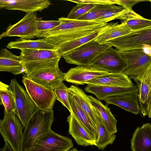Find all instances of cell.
<instances>
[{"mask_svg": "<svg viewBox=\"0 0 151 151\" xmlns=\"http://www.w3.org/2000/svg\"><path fill=\"white\" fill-rule=\"evenodd\" d=\"M54 120L53 110L38 108L29 119L23 132L20 151H30L35 141L51 130Z\"/></svg>", "mask_w": 151, "mask_h": 151, "instance_id": "cell-1", "label": "cell"}, {"mask_svg": "<svg viewBox=\"0 0 151 151\" xmlns=\"http://www.w3.org/2000/svg\"><path fill=\"white\" fill-rule=\"evenodd\" d=\"M111 46L100 44L95 40L91 41L62 56L65 62L78 66L90 65L98 56Z\"/></svg>", "mask_w": 151, "mask_h": 151, "instance_id": "cell-2", "label": "cell"}, {"mask_svg": "<svg viewBox=\"0 0 151 151\" xmlns=\"http://www.w3.org/2000/svg\"><path fill=\"white\" fill-rule=\"evenodd\" d=\"M9 86L15 97L16 115L24 129L29 119L38 108L15 78L11 79Z\"/></svg>", "mask_w": 151, "mask_h": 151, "instance_id": "cell-3", "label": "cell"}, {"mask_svg": "<svg viewBox=\"0 0 151 151\" xmlns=\"http://www.w3.org/2000/svg\"><path fill=\"white\" fill-rule=\"evenodd\" d=\"M119 52L126 64L123 73L130 79L140 77L151 64V58L143 49Z\"/></svg>", "mask_w": 151, "mask_h": 151, "instance_id": "cell-4", "label": "cell"}, {"mask_svg": "<svg viewBox=\"0 0 151 151\" xmlns=\"http://www.w3.org/2000/svg\"><path fill=\"white\" fill-rule=\"evenodd\" d=\"M105 43L120 51L143 49L147 46L151 47V28L133 31Z\"/></svg>", "mask_w": 151, "mask_h": 151, "instance_id": "cell-5", "label": "cell"}, {"mask_svg": "<svg viewBox=\"0 0 151 151\" xmlns=\"http://www.w3.org/2000/svg\"><path fill=\"white\" fill-rule=\"evenodd\" d=\"M22 81L27 93L38 108L52 110L56 100L53 90L34 82L25 75L22 76Z\"/></svg>", "mask_w": 151, "mask_h": 151, "instance_id": "cell-6", "label": "cell"}, {"mask_svg": "<svg viewBox=\"0 0 151 151\" xmlns=\"http://www.w3.org/2000/svg\"><path fill=\"white\" fill-rule=\"evenodd\" d=\"M90 66L110 73H123L126 62L119 51L111 46L101 53Z\"/></svg>", "mask_w": 151, "mask_h": 151, "instance_id": "cell-7", "label": "cell"}, {"mask_svg": "<svg viewBox=\"0 0 151 151\" xmlns=\"http://www.w3.org/2000/svg\"><path fill=\"white\" fill-rule=\"evenodd\" d=\"M23 127L17 116L4 115L0 121V132L14 151H20Z\"/></svg>", "mask_w": 151, "mask_h": 151, "instance_id": "cell-8", "label": "cell"}, {"mask_svg": "<svg viewBox=\"0 0 151 151\" xmlns=\"http://www.w3.org/2000/svg\"><path fill=\"white\" fill-rule=\"evenodd\" d=\"M41 19L35 13H27L18 22L9 26L1 35L4 37L16 36L20 39H33L37 35V23Z\"/></svg>", "mask_w": 151, "mask_h": 151, "instance_id": "cell-9", "label": "cell"}, {"mask_svg": "<svg viewBox=\"0 0 151 151\" xmlns=\"http://www.w3.org/2000/svg\"><path fill=\"white\" fill-rule=\"evenodd\" d=\"M73 147L71 139L51 130L35 141L30 151H69Z\"/></svg>", "mask_w": 151, "mask_h": 151, "instance_id": "cell-10", "label": "cell"}, {"mask_svg": "<svg viewBox=\"0 0 151 151\" xmlns=\"http://www.w3.org/2000/svg\"><path fill=\"white\" fill-rule=\"evenodd\" d=\"M62 22L57 27L41 32L36 37L38 38L58 35L63 33L98 27H103L108 23L92 21L72 20L62 17L59 19Z\"/></svg>", "mask_w": 151, "mask_h": 151, "instance_id": "cell-11", "label": "cell"}, {"mask_svg": "<svg viewBox=\"0 0 151 151\" xmlns=\"http://www.w3.org/2000/svg\"><path fill=\"white\" fill-rule=\"evenodd\" d=\"M65 75V73L60 71L58 65L35 71L27 77L34 82L54 90L64 81Z\"/></svg>", "mask_w": 151, "mask_h": 151, "instance_id": "cell-12", "label": "cell"}, {"mask_svg": "<svg viewBox=\"0 0 151 151\" xmlns=\"http://www.w3.org/2000/svg\"><path fill=\"white\" fill-rule=\"evenodd\" d=\"M51 4L49 0H0V9L19 10L26 13L41 12Z\"/></svg>", "mask_w": 151, "mask_h": 151, "instance_id": "cell-13", "label": "cell"}, {"mask_svg": "<svg viewBox=\"0 0 151 151\" xmlns=\"http://www.w3.org/2000/svg\"><path fill=\"white\" fill-rule=\"evenodd\" d=\"M108 73L90 65L77 66L71 68L65 73L64 81L76 85H83L93 79Z\"/></svg>", "mask_w": 151, "mask_h": 151, "instance_id": "cell-14", "label": "cell"}, {"mask_svg": "<svg viewBox=\"0 0 151 151\" xmlns=\"http://www.w3.org/2000/svg\"><path fill=\"white\" fill-rule=\"evenodd\" d=\"M86 92L94 94L99 100H104L113 96L138 93L137 85L119 87L88 85L84 88Z\"/></svg>", "mask_w": 151, "mask_h": 151, "instance_id": "cell-15", "label": "cell"}, {"mask_svg": "<svg viewBox=\"0 0 151 151\" xmlns=\"http://www.w3.org/2000/svg\"><path fill=\"white\" fill-rule=\"evenodd\" d=\"M68 133L78 145L82 146H97L96 141L92 138L72 112L67 117Z\"/></svg>", "mask_w": 151, "mask_h": 151, "instance_id": "cell-16", "label": "cell"}, {"mask_svg": "<svg viewBox=\"0 0 151 151\" xmlns=\"http://www.w3.org/2000/svg\"><path fill=\"white\" fill-rule=\"evenodd\" d=\"M133 80L137 84L140 112L144 117L146 104L151 95V64L141 76Z\"/></svg>", "mask_w": 151, "mask_h": 151, "instance_id": "cell-17", "label": "cell"}, {"mask_svg": "<svg viewBox=\"0 0 151 151\" xmlns=\"http://www.w3.org/2000/svg\"><path fill=\"white\" fill-rule=\"evenodd\" d=\"M131 143L132 151H151V124L146 123L137 127Z\"/></svg>", "mask_w": 151, "mask_h": 151, "instance_id": "cell-18", "label": "cell"}, {"mask_svg": "<svg viewBox=\"0 0 151 151\" xmlns=\"http://www.w3.org/2000/svg\"><path fill=\"white\" fill-rule=\"evenodd\" d=\"M68 93L72 112L91 137L96 142L98 138L96 126L70 94L68 92Z\"/></svg>", "mask_w": 151, "mask_h": 151, "instance_id": "cell-19", "label": "cell"}, {"mask_svg": "<svg viewBox=\"0 0 151 151\" xmlns=\"http://www.w3.org/2000/svg\"><path fill=\"white\" fill-rule=\"evenodd\" d=\"M104 101L107 105H115L135 115L140 112L138 93L111 96Z\"/></svg>", "mask_w": 151, "mask_h": 151, "instance_id": "cell-20", "label": "cell"}, {"mask_svg": "<svg viewBox=\"0 0 151 151\" xmlns=\"http://www.w3.org/2000/svg\"><path fill=\"white\" fill-rule=\"evenodd\" d=\"M0 71L17 75L25 73L22 62L16 56L6 48L1 49L0 54Z\"/></svg>", "mask_w": 151, "mask_h": 151, "instance_id": "cell-21", "label": "cell"}, {"mask_svg": "<svg viewBox=\"0 0 151 151\" xmlns=\"http://www.w3.org/2000/svg\"><path fill=\"white\" fill-rule=\"evenodd\" d=\"M85 84L119 87H129L134 85L131 79L124 73H109L93 79Z\"/></svg>", "mask_w": 151, "mask_h": 151, "instance_id": "cell-22", "label": "cell"}, {"mask_svg": "<svg viewBox=\"0 0 151 151\" xmlns=\"http://www.w3.org/2000/svg\"><path fill=\"white\" fill-rule=\"evenodd\" d=\"M103 27H98L79 30L43 38L47 42L55 46L58 49L65 43L94 33Z\"/></svg>", "mask_w": 151, "mask_h": 151, "instance_id": "cell-23", "label": "cell"}, {"mask_svg": "<svg viewBox=\"0 0 151 151\" xmlns=\"http://www.w3.org/2000/svg\"><path fill=\"white\" fill-rule=\"evenodd\" d=\"M88 96L92 105L99 112L107 130L113 134L116 133L117 121L107 105H104L99 100L91 96Z\"/></svg>", "mask_w": 151, "mask_h": 151, "instance_id": "cell-24", "label": "cell"}, {"mask_svg": "<svg viewBox=\"0 0 151 151\" xmlns=\"http://www.w3.org/2000/svg\"><path fill=\"white\" fill-rule=\"evenodd\" d=\"M67 91L70 94L97 127L96 109L92 105L85 92L82 89L74 85H71L69 88H68Z\"/></svg>", "mask_w": 151, "mask_h": 151, "instance_id": "cell-25", "label": "cell"}, {"mask_svg": "<svg viewBox=\"0 0 151 151\" xmlns=\"http://www.w3.org/2000/svg\"><path fill=\"white\" fill-rule=\"evenodd\" d=\"M19 57L22 62H28L49 60L61 57L57 50L23 49L21 50Z\"/></svg>", "mask_w": 151, "mask_h": 151, "instance_id": "cell-26", "label": "cell"}, {"mask_svg": "<svg viewBox=\"0 0 151 151\" xmlns=\"http://www.w3.org/2000/svg\"><path fill=\"white\" fill-rule=\"evenodd\" d=\"M6 47L9 49H46L57 50L58 48L47 42L44 39L32 40L19 39L9 43Z\"/></svg>", "mask_w": 151, "mask_h": 151, "instance_id": "cell-27", "label": "cell"}, {"mask_svg": "<svg viewBox=\"0 0 151 151\" xmlns=\"http://www.w3.org/2000/svg\"><path fill=\"white\" fill-rule=\"evenodd\" d=\"M113 24L112 22L108 23L94 33L61 45L57 49L58 52L62 57V56L71 51L91 41L94 40L99 35L109 29L112 26Z\"/></svg>", "mask_w": 151, "mask_h": 151, "instance_id": "cell-28", "label": "cell"}, {"mask_svg": "<svg viewBox=\"0 0 151 151\" xmlns=\"http://www.w3.org/2000/svg\"><path fill=\"white\" fill-rule=\"evenodd\" d=\"M133 31L125 23H113L108 30L99 35L94 40L100 44L129 34Z\"/></svg>", "mask_w": 151, "mask_h": 151, "instance_id": "cell-29", "label": "cell"}, {"mask_svg": "<svg viewBox=\"0 0 151 151\" xmlns=\"http://www.w3.org/2000/svg\"><path fill=\"white\" fill-rule=\"evenodd\" d=\"M0 104L4 107V115L14 116L16 106L14 93L9 85L0 81Z\"/></svg>", "mask_w": 151, "mask_h": 151, "instance_id": "cell-30", "label": "cell"}, {"mask_svg": "<svg viewBox=\"0 0 151 151\" xmlns=\"http://www.w3.org/2000/svg\"><path fill=\"white\" fill-rule=\"evenodd\" d=\"M96 114L98 135L96 146L99 149L103 150L107 145H111L113 143L115 140L116 135L115 134L111 133L107 130L99 112L96 110Z\"/></svg>", "mask_w": 151, "mask_h": 151, "instance_id": "cell-31", "label": "cell"}, {"mask_svg": "<svg viewBox=\"0 0 151 151\" xmlns=\"http://www.w3.org/2000/svg\"><path fill=\"white\" fill-rule=\"evenodd\" d=\"M61 57L37 62H22L25 69V73L28 77L32 72L42 69L59 65Z\"/></svg>", "mask_w": 151, "mask_h": 151, "instance_id": "cell-32", "label": "cell"}, {"mask_svg": "<svg viewBox=\"0 0 151 151\" xmlns=\"http://www.w3.org/2000/svg\"><path fill=\"white\" fill-rule=\"evenodd\" d=\"M129 10L123 6L113 4L96 22L106 23L109 21L116 19H119L122 21Z\"/></svg>", "mask_w": 151, "mask_h": 151, "instance_id": "cell-33", "label": "cell"}, {"mask_svg": "<svg viewBox=\"0 0 151 151\" xmlns=\"http://www.w3.org/2000/svg\"><path fill=\"white\" fill-rule=\"evenodd\" d=\"M113 5L96 4L88 12L76 20L95 22Z\"/></svg>", "mask_w": 151, "mask_h": 151, "instance_id": "cell-34", "label": "cell"}, {"mask_svg": "<svg viewBox=\"0 0 151 151\" xmlns=\"http://www.w3.org/2000/svg\"><path fill=\"white\" fill-rule=\"evenodd\" d=\"M125 23L133 31L151 28V19L142 17L126 20Z\"/></svg>", "mask_w": 151, "mask_h": 151, "instance_id": "cell-35", "label": "cell"}, {"mask_svg": "<svg viewBox=\"0 0 151 151\" xmlns=\"http://www.w3.org/2000/svg\"><path fill=\"white\" fill-rule=\"evenodd\" d=\"M68 88L62 82L60 86L54 90V92L56 99L60 101L71 113L72 110L68 101Z\"/></svg>", "mask_w": 151, "mask_h": 151, "instance_id": "cell-36", "label": "cell"}, {"mask_svg": "<svg viewBox=\"0 0 151 151\" xmlns=\"http://www.w3.org/2000/svg\"><path fill=\"white\" fill-rule=\"evenodd\" d=\"M95 5L92 4H77L76 6L73 8L67 18L72 20H76L88 12Z\"/></svg>", "mask_w": 151, "mask_h": 151, "instance_id": "cell-37", "label": "cell"}, {"mask_svg": "<svg viewBox=\"0 0 151 151\" xmlns=\"http://www.w3.org/2000/svg\"><path fill=\"white\" fill-rule=\"evenodd\" d=\"M61 23L59 19L58 20L50 21L43 20L41 19L38 21L37 23V35L43 32L55 28Z\"/></svg>", "mask_w": 151, "mask_h": 151, "instance_id": "cell-38", "label": "cell"}, {"mask_svg": "<svg viewBox=\"0 0 151 151\" xmlns=\"http://www.w3.org/2000/svg\"><path fill=\"white\" fill-rule=\"evenodd\" d=\"M77 4H92L112 5L117 4L118 0H68Z\"/></svg>", "mask_w": 151, "mask_h": 151, "instance_id": "cell-39", "label": "cell"}, {"mask_svg": "<svg viewBox=\"0 0 151 151\" xmlns=\"http://www.w3.org/2000/svg\"><path fill=\"white\" fill-rule=\"evenodd\" d=\"M139 1L118 0L117 4L123 6L128 10H132V6Z\"/></svg>", "mask_w": 151, "mask_h": 151, "instance_id": "cell-40", "label": "cell"}, {"mask_svg": "<svg viewBox=\"0 0 151 151\" xmlns=\"http://www.w3.org/2000/svg\"><path fill=\"white\" fill-rule=\"evenodd\" d=\"M146 115L151 118V95L148 99L146 106Z\"/></svg>", "mask_w": 151, "mask_h": 151, "instance_id": "cell-41", "label": "cell"}, {"mask_svg": "<svg viewBox=\"0 0 151 151\" xmlns=\"http://www.w3.org/2000/svg\"><path fill=\"white\" fill-rule=\"evenodd\" d=\"M1 151H14L9 144L6 142L5 141L3 147Z\"/></svg>", "mask_w": 151, "mask_h": 151, "instance_id": "cell-42", "label": "cell"}, {"mask_svg": "<svg viewBox=\"0 0 151 151\" xmlns=\"http://www.w3.org/2000/svg\"><path fill=\"white\" fill-rule=\"evenodd\" d=\"M70 151H80L78 150L76 148H73V149H71Z\"/></svg>", "mask_w": 151, "mask_h": 151, "instance_id": "cell-43", "label": "cell"}, {"mask_svg": "<svg viewBox=\"0 0 151 151\" xmlns=\"http://www.w3.org/2000/svg\"><path fill=\"white\" fill-rule=\"evenodd\" d=\"M149 56L151 58V52L150 53V54L149 55Z\"/></svg>", "mask_w": 151, "mask_h": 151, "instance_id": "cell-44", "label": "cell"}, {"mask_svg": "<svg viewBox=\"0 0 151 151\" xmlns=\"http://www.w3.org/2000/svg\"><path fill=\"white\" fill-rule=\"evenodd\" d=\"M149 1H150L151 3V0H149Z\"/></svg>", "mask_w": 151, "mask_h": 151, "instance_id": "cell-45", "label": "cell"}]
</instances>
